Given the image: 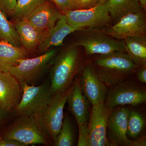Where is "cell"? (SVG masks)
Listing matches in <instances>:
<instances>
[{"label": "cell", "instance_id": "cell-1", "mask_svg": "<svg viewBox=\"0 0 146 146\" xmlns=\"http://www.w3.org/2000/svg\"><path fill=\"white\" fill-rule=\"evenodd\" d=\"M78 45L75 44L57 53L50 71V88L52 95L65 92L74 83L80 65Z\"/></svg>", "mask_w": 146, "mask_h": 146}, {"label": "cell", "instance_id": "cell-2", "mask_svg": "<svg viewBox=\"0 0 146 146\" xmlns=\"http://www.w3.org/2000/svg\"><path fill=\"white\" fill-rule=\"evenodd\" d=\"M90 65L102 81L108 87L125 80L137 68L125 51L100 55Z\"/></svg>", "mask_w": 146, "mask_h": 146}, {"label": "cell", "instance_id": "cell-3", "mask_svg": "<svg viewBox=\"0 0 146 146\" xmlns=\"http://www.w3.org/2000/svg\"><path fill=\"white\" fill-rule=\"evenodd\" d=\"M23 94L14 110L18 116H32L37 118L46 108L53 96L50 82L39 86L21 82Z\"/></svg>", "mask_w": 146, "mask_h": 146}, {"label": "cell", "instance_id": "cell-4", "mask_svg": "<svg viewBox=\"0 0 146 146\" xmlns=\"http://www.w3.org/2000/svg\"><path fill=\"white\" fill-rule=\"evenodd\" d=\"M4 139H13L28 146L30 145H49L51 140L32 116H20L7 128Z\"/></svg>", "mask_w": 146, "mask_h": 146}, {"label": "cell", "instance_id": "cell-5", "mask_svg": "<svg viewBox=\"0 0 146 146\" xmlns=\"http://www.w3.org/2000/svg\"><path fill=\"white\" fill-rule=\"evenodd\" d=\"M72 89L73 84L65 92L53 95L46 108L35 118L52 142L61 129L64 118L63 110Z\"/></svg>", "mask_w": 146, "mask_h": 146}, {"label": "cell", "instance_id": "cell-6", "mask_svg": "<svg viewBox=\"0 0 146 146\" xmlns=\"http://www.w3.org/2000/svg\"><path fill=\"white\" fill-rule=\"evenodd\" d=\"M57 53L56 50H48L36 57L19 59L18 65L11 68L8 72L20 82L29 84L34 82L40 78L48 66L51 65Z\"/></svg>", "mask_w": 146, "mask_h": 146}, {"label": "cell", "instance_id": "cell-7", "mask_svg": "<svg viewBox=\"0 0 146 146\" xmlns=\"http://www.w3.org/2000/svg\"><path fill=\"white\" fill-rule=\"evenodd\" d=\"M109 87L104 102L110 110L119 106H136L146 101V89L135 82L124 80Z\"/></svg>", "mask_w": 146, "mask_h": 146}, {"label": "cell", "instance_id": "cell-8", "mask_svg": "<svg viewBox=\"0 0 146 146\" xmlns=\"http://www.w3.org/2000/svg\"><path fill=\"white\" fill-rule=\"evenodd\" d=\"M105 1L93 8L67 11L64 14L68 23L80 30L86 27L93 28L105 25L111 19Z\"/></svg>", "mask_w": 146, "mask_h": 146}, {"label": "cell", "instance_id": "cell-9", "mask_svg": "<svg viewBox=\"0 0 146 146\" xmlns=\"http://www.w3.org/2000/svg\"><path fill=\"white\" fill-rule=\"evenodd\" d=\"M84 48L89 55L105 54L116 51H125L123 40H119L106 33L88 32L79 37L76 43Z\"/></svg>", "mask_w": 146, "mask_h": 146}, {"label": "cell", "instance_id": "cell-10", "mask_svg": "<svg viewBox=\"0 0 146 146\" xmlns=\"http://www.w3.org/2000/svg\"><path fill=\"white\" fill-rule=\"evenodd\" d=\"M145 17L142 9L126 14L110 27L105 33L108 36L123 40L129 37L146 36Z\"/></svg>", "mask_w": 146, "mask_h": 146}, {"label": "cell", "instance_id": "cell-11", "mask_svg": "<svg viewBox=\"0 0 146 146\" xmlns=\"http://www.w3.org/2000/svg\"><path fill=\"white\" fill-rule=\"evenodd\" d=\"M127 108H113L110 111L106 127V137L109 146H132L133 141L127 135Z\"/></svg>", "mask_w": 146, "mask_h": 146}, {"label": "cell", "instance_id": "cell-12", "mask_svg": "<svg viewBox=\"0 0 146 146\" xmlns=\"http://www.w3.org/2000/svg\"><path fill=\"white\" fill-rule=\"evenodd\" d=\"M110 111L105 102L93 106L88 125L90 134L89 146H109L106 127Z\"/></svg>", "mask_w": 146, "mask_h": 146}, {"label": "cell", "instance_id": "cell-13", "mask_svg": "<svg viewBox=\"0 0 146 146\" xmlns=\"http://www.w3.org/2000/svg\"><path fill=\"white\" fill-rule=\"evenodd\" d=\"M82 92L92 106L103 102L107 95V86L90 65L84 68L79 80Z\"/></svg>", "mask_w": 146, "mask_h": 146}, {"label": "cell", "instance_id": "cell-14", "mask_svg": "<svg viewBox=\"0 0 146 146\" xmlns=\"http://www.w3.org/2000/svg\"><path fill=\"white\" fill-rule=\"evenodd\" d=\"M23 90L20 82L9 72L0 71V106L6 112L14 110L21 101Z\"/></svg>", "mask_w": 146, "mask_h": 146}, {"label": "cell", "instance_id": "cell-15", "mask_svg": "<svg viewBox=\"0 0 146 146\" xmlns=\"http://www.w3.org/2000/svg\"><path fill=\"white\" fill-rule=\"evenodd\" d=\"M63 15L49 0L36 9L27 20L39 31L45 33L54 26Z\"/></svg>", "mask_w": 146, "mask_h": 146}, {"label": "cell", "instance_id": "cell-16", "mask_svg": "<svg viewBox=\"0 0 146 146\" xmlns=\"http://www.w3.org/2000/svg\"><path fill=\"white\" fill-rule=\"evenodd\" d=\"M79 30L69 25L65 15L63 14L54 26L45 33L38 50L39 52H44L50 47L60 46L68 35Z\"/></svg>", "mask_w": 146, "mask_h": 146}, {"label": "cell", "instance_id": "cell-17", "mask_svg": "<svg viewBox=\"0 0 146 146\" xmlns=\"http://www.w3.org/2000/svg\"><path fill=\"white\" fill-rule=\"evenodd\" d=\"M13 23L21 46L29 53L38 50L46 33L39 31L27 20L15 21Z\"/></svg>", "mask_w": 146, "mask_h": 146}, {"label": "cell", "instance_id": "cell-18", "mask_svg": "<svg viewBox=\"0 0 146 146\" xmlns=\"http://www.w3.org/2000/svg\"><path fill=\"white\" fill-rule=\"evenodd\" d=\"M67 102L78 125L87 123L89 115V101L82 92L78 80H75Z\"/></svg>", "mask_w": 146, "mask_h": 146}, {"label": "cell", "instance_id": "cell-19", "mask_svg": "<svg viewBox=\"0 0 146 146\" xmlns=\"http://www.w3.org/2000/svg\"><path fill=\"white\" fill-rule=\"evenodd\" d=\"M29 53L23 47L0 41V71L8 72L11 68L18 65V60L29 58Z\"/></svg>", "mask_w": 146, "mask_h": 146}, {"label": "cell", "instance_id": "cell-20", "mask_svg": "<svg viewBox=\"0 0 146 146\" xmlns=\"http://www.w3.org/2000/svg\"><path fill=\"white\" fill-rule=\"evenodd\" d=\"M126 52L133 60L136 67L146 64V36L129 37L124 39Z\"/></svg>", "mask_w": 146, "mask_h": 146}, {"label": "cell", "instance_id": "cell-21", "mask_svg": "<svg viewBox=\"0 0 146 146\" xmlns=\"http://www.w3.org/2000/svg\"><path fill=\"white\" fill-rule=\"evenodd\" d=\"M105 4L111 19L116 22L125 15L143 9L139 0H106Z\"/></svg>", "mask_w": 146, "mask_h": 146}, {"label": "cell", "instance_id": "cell-22", "mask_svg": "<svg viewBox=\"0 0 146 146\" xmlns=\"http://www.w3.org/2000/svg\"><path fill=\"white\" fill-rule=\"evenodd\" d=\"M0 41L8 42L15 46L21 47L20 39L14 24L7 20V16L0 6Z\"/></svg>", "mask_w": 146, "mask_h": 146}, {"label": "cell", "instance_id": "cell-23", "mask_svg": "<svg viewBox=\"0 0 146 146\" xmlns=\"http://www.w3.org/2000/svg\"><path fill=\"white\" fill-rule=\"evenodd\" d=\"M47 0H18L11 16L14 21L27 20L36 9Z\"/></svg>", "mask_w": 146, "mask_h": 146}, {"label": "cell", "instance_id": "cell-24", "mask_svg": "<svg viewBox=\"0 0 146 146\" xmlns=\"http://www.w3.org/2000/svg\"><path fill=\"white\" fill-rule=\"evenodd\" d=\"M54 146H72L74 143V129L70 119L63 118L62 126L59 133L53 141Z\"/></svg>", "mask_w": 146, "mask_h": 146}, {"label": "cell", "instance_id": "cell-25", "mask_svg": "<svg viewBox=\"0 0 146 146\" xmlns=\"http://www.w3.org/2000/svg\"><path fill=\"white\" fill-rule=\"evenodd\" d=\"M145 123L144 118L140 113L129 110L127 117V136L131 138H136L144 129Z\"/></svg>", "mask_w": 146, "mask_h": 146}, {"label": "cell", "instance_id": "cell-26", "mask_svg": "<svg viewBox=\"0 0 146 146\" xmlns=\"http://www.w3.org/2000/svg\"><path fill=\"white\" fill-rule=\"evenodd\" d=\"M105 0H70L69 10L88 9L103 2Z\"/></svg>", "mask_w": 146, "mask_h": 146}, {"label": "cell", "instance_id": "cell-27", "mask_svg": "<svg viewBox=\"0 0 146 146\" xmlns=\"http://www.w3.org/2000/svg\"><path fill=\"white\" fill-rule=\"evenodd\" d=\"M79 137L78 146H89L90 134L87 123L78 125Z\"/></svg>", "mask_w": 146, "mask_h": 146}, {"label": "cell", "instance_id": "cell-28", "mask_svg": "<svg viewBox=\"0 0 146 146\" xmlns=\"http://www.w3.org/2000/svg\"><path fill=\"white\" fill-rule=\"evenodd\" d=\"M18 0H0V6L7 16H11Z\"/></svg>", "mask_w": 146, "mask_h": 146}, {"label": "cell", "instance_id": "cell-29", "mask_svg": "<svg viewBox=\"0 0 146 146\" xmlns=\"http://www.w3.org/2000/svg\"><path fill=\"white\" fill-rule=\"evenodd\" d=\"M56 6L60 12L64 14L69 9L70 0H49Z\"/></svg>", "mask_w": 146, "mask_h": 146}, {"label": "cell", "instance_id": "cell-30", "mask_svg": "<svg viewBox=\"0 0 146 146\" xmlns=\"http://www.w3.org/2000/svg\"><path fill=\"white\" fill-rule=\"evenodd\" d=\"M26 144L13 139H4L0 141V146H27Z\"/></svg>", "mask_w": 146, "mask_h": 146}, {"label": "cell", "instance_id": "cell-31", "mask_svg": "<svg viewBox=\"0 0 146 146\" xmlns=\"http://www.w3.org/2000/svg\"><path fill=\"white\" fill-rule=\"evenodd\" d=\"M138 80L141 82L146 83V65L142 66L139 71L138 74Z\"/></svg>", "mask_w": 146, "mask_h": 146}, {"label": "cell", "instance_id": "cell-32", "mask_svg": "<svg viewBox=\"0 0 146 146\" xmlns=\"http://www.w3.org/2000/svg\"><path fill=\"white\" fill-rule=\"evenodd\" d=\"M146 145V137L145 136H143L133 141L132 146H145Z\"/></svg>", "mask_w": 146, "mask_h": 146}, {"label": "cell", "instance_id": "cell-33", "mask_svg": "<svg viewBox=\"0 0 146 146\" xmlns=\"http://www.w3.org/2000/svg\"><path fill=\"white\" fill-rule=\"evenodd\" d=\"M7 112L3 110L0 106V125L3 123L5 118V115Z\"/></svg>", "mask_w": 146, "mask_h": 146}, {"label": "cell", "instance_id": "cell-34", "mask_svg": "<svg viewBox=\"0 0 146 146\" xmlns=\"http://www.w3.org/2000/svg\"><path fill=\"white\" fill-rule=\"evenodd\" d=\"M140 5L142 8L146 9V0H139Z\"/></svg>", "mask_w": 146, "mask_h": 146}, {"label": "cell", "instance_id": "cell-35", "mask_svg": "<svg viewBox=\"0 0 146 146\" xmlns=\"http://www.w3.org/2000/svg\"><path fill=\"white\" fill-rule=\"evenodd\" d=\"M3 139V137H1V136H0V141H1V140H2Z\"/></svg>", "mask_w": 146, "mask_h": 146}]
</instances>
